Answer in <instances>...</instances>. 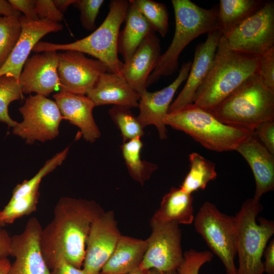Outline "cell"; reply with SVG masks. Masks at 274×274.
Here are the masks:
<instances>
[{
    "label": "cell",
    "instance_id": "40",
    "mask_svg": "<svg viewBox=\"0 0 274 274\" xmlns=\"http://www.w3.org/2000/svg\"><path fill=\"white\" fill-rule=\"evenodd\" d=\"M11 4L26 18L37 20L39 19L36 13L35 0H9Z\"/></svg>",
    "mask_w": 274,
    "mask_h": 274
},
{
    "label": "cell",
    "instance_id": "23",
    "mask_svg": "<svg viewBox=\"0 0 274 274\" xmlns=\"http://www.w3.org/2000/svg\"><path fill=\"white\" fill-rule=\"evenodd\" d=\"M147 247V239L121 235L99 273L124 274L133 271L140 266Z\"/></svg>",
    "mask_w": 274,
    "mask_h": 274
},
{
    "label": "cell",
    "instance_id": "12",
    "mask_svg": "<svg viewBox=\"0 0 274 274\" xmlns=\"http://www.w3.org/2000/svg\"><path fill=\"white\" fill-rule=\"evenodd\" d=\"M58 63L60 91L77 94L86 95L99 77L109 71L99 60L77 51L58 53Z\"/></svg>",
    "mask_w": 274,
    "mask_h": 274
},
{
    "label": "cell",
    "instance_id": "33",
    "mask_svg": "<svg viewBox=\"0 0 274 274\" xmlns=\"http://www.w3.org/2000/svg\"><path fill=\"white\" fill-rule=\"evenodd\" d=\"M19 18L0 16V68L9 57L20 37L21 25Z\"/></svg>",
    "mask_w": 274,
    "mask_h": 274
},
{
    "label": "cell",
    "instance_id": "45",
    "mask_svg": "<svg viewBox=\"0 0 274 274\" xmlns=\"http://www.w3.org/2000/svg\"><path fill=\"white\" fill-rule=\"evenodd\" d=\"M76 0H54L53 2L56 8L63 14L68 7L73 5Z\"/></svg>",
    "mask_w": 274,
    "mask_h": 274
},
{
    "label": "cell",
    "instance_id": "46",
    "mask_svg": "<svg viewBox=\"0 0 274 274\" xmlns=\"http://www.w3.org/2000/svg\"><path fill=\"white\" fill-rule=\"evenodd\" d=\"M11 264L8 258L0 260V274H8Z\"/></svg>",
    "mask_w": 274,
    "mask_h": 274
},
{
    "label": "cell",
    "instance_id": "16",
    "mask_svg": "<svg viewBox=\"0 0 274 274\" xmlns=\"http://www.w3.org/2000/svg\"><path fill=\"white\" fill-rule=\"evenodd\" d=\"M58 63V53L54 51L38 53L28 57L19 79L22 93L35 92L46 97L60 90Z\"/></svg>",
    "mask_w": 274,
    "mask_h": 274
},
{
    "label": "cell",
    "instance_id": "29",
    "mask_svg": "<svg viewBox=\"0 0 274 274\" xmlns=\"http://www.w3.org/2000/svg\"><path fill=\"white\" fill-rule=\"evenodd\" d=\"M40 196L39 189L19 198L10 199L0 211V223L2 226L11 224L16 219L35 212Z\"/></svg>",
    "mask_w": 274,
    "mask_h": 274
},
{
    "label": "cell",
    "instance_id": "41",
    "mask_svg": "<svg viewBox=\"0 0 274 274\" xmlns=\"http://www.w3.org/2000/svg\"><path fill=\"white\" fill-rule=\"evenodd\" d=\"M51 274H86L83 269L77 268L61 258L51 268Z\"/></svg>",
    "mask_w": 274,
    "mask_h": 274
},
{
    "label": "cell",
    "instance_id": "2",
    "mask_svg": "<svg viewBox=\"0 0 274 274\" xmlns=\"http://www.w3.org/2000/svg\"><path fill=\"white\" fill-rule=\"evenodd\" d=\"M258 64L259 56L231 49L222 36L211 68L193 103L212 112L245 81L258 75Z\"/></svg>",
    "mask_w": 274,
    "mask_h": 274
},
{
    "label": "cell",
    "instance_id": "37",
    "mask_svg": "<svg viewBox=\"0 0 274 274\" xmlns=\"http://www.w3.org/2000/svg\"><path fill=\"white\" fill-rule=\"evenodd\" d=\"M258 75L267 87L274 90V48L259 56Z\"/></svg>",
    "mask_w": 274,
    "mask_h": 274
},
{
    "label": "cell",
    "instance_id": "44",
    "mask_svg": "<svg viewBox=\"0 0 274 274\" xmlns=\"http://www.w3.org/2000/svg\"><path fill=\"white\" fill-rule=\"evenodd\" d=\"M21 13L16 9L9 1L0 0V15L7 17L19 18Z\"/></svg>",
    "mask_w": 274,
    "mask_h": 274
},
{
    "label": "cell",
    "instance_id": "13",
    "mask_svg": "<svg viewBox=\"0 0 274 274\" xmlns=\"http://www.w3.org/2000/svg\"><path fill=\"white\" fill-rule=\"evenodd\" d=\"M42 229L39 219L31 217L21 233L11 236L10 256L15 259L8 274H51L41 249Z\"/></svg>",
    "mask_w": 274,
    "mask_h": 274
},
{
    "label": "cell",
    "instance_id": "25",
    "mask_svg": "<svg viewBox=\"0 0 274 274\" xmlns=\"http://www.w3.org/2000/svg\"><path fill=\"white\" fill-rule=\"evenodd\" d=\"M124 21L125 26L119 34L118 52L122 55L125 62L130 58L145 38L154 30L139 11L134 0L129 1Z\"/></svg>",
    "mask_w": 274,
    "mask_h": 274
},
{
    "label": "cell",
    "instance_id": "47",
    "mask_svg": "<svg viewBox=\"0 0 274 274\" xmlns=\"http://www.w3.org/2000/svg\"><path fill=\"white\" fill-rule=\"evenodd\" d=\"M145 274H178L177 270L170 272H161L154 269H150L146 271Z\"/></svg>",
    "mask_w": 274,
    "mask_h": 274
},
{
    "label": "cell",
    "instance_id": "49",
    "mask_svg": "<svg viewBox=\"0 0 274 274\" xmlns=\"http://www.w3.org/2000/svg\"><path fill=\"white\" fill-rule=\"evenodd\" d=\"M3 226H2V225L0 223V228H1Z\"/></svg>",
    "mask_w": 274,
    "mask_h": 274
},
{
    "label": "cell",
    "instance_id": "30",
    "mask_svg": "<svg viewBox=\"0 0 274 274\" xmlns=\"http://www.w3.org/2000/svg\"><path fill=\"white\" fill-rule=\"evenodd\" d=\"M112 121L120 130L123 143L144 135V128L130 108L113 106L109 110Z\"/></svg>",
    "mask_w": 274,
    "mask_h": 274
},
{
    "label": "cell",
    "instance_id": "3",
    "mask_svg": "<svg viewBox=\"0 0 274 274\" xmlns=\"http://www.w3.org/2000/svg\"><path fill=\"white\" fill-rule=\"evenodd\" d=\"M172 4L175 19L174 37L149 76L147 88L177 71L179 56L191 41L218 28V7L204 9L190 0H172Z\"/></svg>",
    "mask_w": 274,
    "mask_h": 274
},
{
    "label": "cell",
    "instance_id": "4",
    "mask_svg": "<svg viewBox=\"0 0 274 274\" xmlns=\"http://www.w3.org/2000/svg\"><path fill=\"white\" fill-rule=\"evenodd\" d=\"M164 123L217 152L235 150L253 134L252 131L222 123L212 112L193 103L168 113Z\"/></svg>",
    "mask_w": 274,
    "mask_h": 274
},
{
    "label": "cell",
    "instance_id": "7",
    "mask_svg": "<svg viewBox=\"0 0 274 274\" xmlns=\"http://www.w3.org/2000/svg\"><path fill=\"white\" fill-rule=\"evenodd\" d=\"M263 207L260 200L247 199L234 216L236 254L238 257L237 274H263L262 257L268 241L274 234L271 220L257 217Z\"/></svg>",
    "mask_w": 274,
    "mask_h": 274
},
{
    "label": "cell",
    "instance_id": "27",
    "mask_svg": "<svg viewBox=\"0 0 274 274\" xmlns=\"http://www.w3.org/2000/svg\"><path fill=\"white\" fill-rule=\"evenodd\" d=\"M189 160L190 170L180 188L192 194L198 190H204L209 182L216 178L217 173L215 163L197 153L190 154Z\"/></svg>",
    "mask_w": 274,
    "mask_h": 274
},
{
    "label": "cell",
    "instance_id": "17",
    "mask_svg": "<svg viewBox=\"0 0 274 274\" xmlns=\"http://www.w3.org/2000/svg\"><path fill=\"white\" fill-rule=\"evenodd\" d=\"M19 19L21 25L20 37L9 57L0 68V77L10 76L18 82L30 52L39 40L47 34L60 31L63 27L60 23L47 19L32 20L21 15Z\"/></svg>",
    "mask_w": 274,
    "mask_h": 274
},
{
    "label": "cell",
    "instance_id": "11",
    "mask_svg": "<svg viewBox=\"0 0 274 274\" xmlns=\"http://www.w3.org/2000/svg\"><path fill=\"white\" fill-rule=\"evenodd\" d=\"M152 231L147 239V247L139 268L161 272L177 270L183 260L182 233L174 223H150Z\"/></svg>",
    "mask_w": 274,
    "mask_h": 274
},
{
    "label": "cell",
    "instance_id": "20",
    "mask_svg": "<svg viewBox=\"0 0 274 274\" xmlns=\"http://www.w3.org/2000/svg\"><path fill=\"white\" fill-rule=\"evenodd\" d=\"M53 96L63 119L77 126L85 141L93 143L100 136L93 116L96 106L87 96L60 91Z\"/></svg>",
    "mask_w": 274,
    "mask_h": 274
},
{
    "label": "cell",
    "instance_id": "15",
    "mask_svg": "<svg viewBox=\"0 0 274 274\" xmlns=\"http://www.w3.org/2000/svg\"><path fill=\"white\" fill-rule=\"evenodd\" d=\"M191 65V61L184 63L178 77L168 86L155 92L147 90L140 95L137 118L144 128L148 125H154L161 140L167 137L164 119L177 90L187 79Z\"/></svg>",
    "mask_w": 274,
    "mask_h": 274
},
{
    "label": "cell",
    "instance_id": "22",
    "mask_svg": "<svg viewBox=\"0 0 274 274\" xmlns=\"http://www.w3.org/2000/svg\"><path fill=\"white\" fill-rule=\"evenodd\" d=\"M95 106L107 105L138 108L140 96L120 74H101L86 94Z\"/></svg>",
    "mask_w": 274,
    "mask_h": 274
},
{
    "label": "cell",
    "instance_id": "38",
    "mask_svg": "<svg viewBox=\"0 0 274 274\" xmlns=\"http://www.w3.org/2000/svg\"><path fill=\"white\" fill-rule=\"evenodd\" d=\"M36 13L39 19H47L59 23L63 19L62 14L52 0H35Z\"/></svg>",
    "mask_w": 274,
    "mask_h": 274
},
{
    "label": "cell",
    "instance_id": "42",
    "mask_svg": "<svg viewBox=\"0 0 274 274\" xmlns=\"http://www.w3.org/2000/svg\"><path fill=\"white\" fill-rule=\"evenodd\" d=\"M265 261L263 262L264 270L267 274H274V239L272 238L266 246L263 254Z\"/></svg>",
    "mask_w": 274,
    "mask_h": 274
},
{
    "label": "cell",
    "instance_id": "14",
    "mask_svg": "<svg viewBox=\"0 0 274 274\" xmlns=\"http://www.w3.org/2000/svg\"><path fill=\"white\" fill-rule=\"evenodd\" d=\"M114 212H104L91 225L83 263L86 274H99L121 236Z\"/></svg>",
    "mask_w": 274,
    "mask_h": 274
},
{
    "label": "cell",
    "instance_id": "1",
    "mask_svg": "<svg viewBox=\"0 0 274 274\" xmlns=\"http://www.w3.org/2000/svg\"><path fill=\"white\" fill-rule=\"evenodd\" d=\"M104 212L93 200L70 197L59 199L52 220L41 235V251L50 269L61 258L81 268L91 225Z\"/></svg>",
    "mask_w": 274,
    "mask_h": 274
},
{
    "label": "cell",
    "instance_id": "18",
    "mask_svg": "<svg viewBox=\"0 0 274 274\" xmlns=\"http://www.w3.org/2000/svg\"><path fill=\"white\" fill-rule=\"evenodd\" d=\"M222 36L221 31L217 28L208 34L204 42L196 46L186 84L171 103L168 113L193 102L195 93L211 68Z\"/></svg>",
    "mask_w": 274,
    "mask_h": 274
},
{
    "label": "cell",
    "instance_id": "6",
    "mask_svg": "<svg viewBox=\"0 0 274 274\" xmlns=\"http://www.w3.org/2000/svg\"><path fill=\"white\" fill-rule=\"evenodd\" d=\"M128 6L129 1H111L105 19L89 36L67 44L39 42L32 51L37 53L59 50L79 51L93 56L103 63L109 71L120 74L123 63L118 56V40Z\"/></svg>",
    "mask_w": 274,
    "mask_h": 274
},
{
    "label": "cell",
    "instance_id": "28",
    "mask_svg": "<svg viewBox=\"0 0 274 274\" xmlns=\"http://www.w3.org/2000/svg\"><path fill=\"white\" fill-rule=\"evenodd\" d=\"M141 139L137 138L123 143L121 149L130 176L143 186L157 169L158 166L142 159L141 152L143 144Z\"/></svg>",
    "mask_w": 274,
    "mask_h": 274
},
{
    "label": "cell",
    "instance_id": "19",
    "mask_svg": "<svg viewBox=\"0 0 274 274\" xmlns=\"http://www.w3.org/2000/svg\"><path fill=\"white\" fill-rule=\"evenodd\" d=\"M160 40L153 31L143 40L130 58L123 63L120 74L140 95L146 91L148 78L161 55Z\"/></svg>",
    "mask_w": 274,
    "mask_h": 274
},
{
    "label": "cell",
    "instance_id": "35",
    "mask_svg": "<svg viewBox=\"0 0 274 274\" xmlns=\"http://www.w3.org/2000/svg\"><path fill=\"white\" fill-rule=\"evenodd\" d=\"M183 260L178 268V274H198L201 267L212 260L214 254L210 251L190 249L183 253Z\"/></svg>",
    "mask_w": 274,
    "mask_h": 274
},
{
    "label": "cell",
    "instance_id": "24",
    "mask_svg": "<svg viewBox=\"0 0 274 274\" xmlns=\"http://www.w3.org/2000/svg\"><path fill=\"white\" fill-rule=\"evenodd\" d=\"M193 196L180 187H172L162 197L150 223L189 225L193 222Z\"/></svg>",
    "mask_w": 274,
    "mask_h": 274
},
{
    "label": "cell",
    "instance_id": "34",
    "mask_svg": "<svg viewBox=\"0 0 274 274\" xmlns=\"http://www.w3.org/2000/svg\"><path fill=\"white\" fill-rule=\"evenodd\" d=\"M23 94L19 82L15 78L5 75L0 77L1 122L12 127L17 124L10 116L8 107L12 101L23 98Z\"/></svg>",
    "mask_w": 274,
    "mask_h": 274
},
{
    "label": "cell",
    "instance_id": "36",
    "mask_svg": "<svg viewBox=\"0 0 274 274\" xmlns=\"http://www.w3.org/2000/svg\"><path fill=\"white\" fill-rule=\"evenodd\" d=\"M104 0H76L73 5L80 12L82 26L87 30H94L95 21Z\"/></svg>",
    "mask_w": 274,
    "mask_h": 274
},
{
    "label": "cell",
    "instance_id": "21",
    "mask_svg": "<svg viewBox=\"0 0 274 274\" xmlns=\"http://www.w3.org/2000/svg\"><path fill=\"white\" fill-rule=\"evenodd\" d=\"M249 164L255 181L253 198L260 200L265 193L274 189V154L253 134L235 150Z\"/></svg>",
    "mask_w": 274,
    "mask_h": 274
},
{
    "label": "cell",
    "instance_id": "5",
    "mask_svg": "<svg viewBox=\"0 0 274 274\" xmlns=\"http://www.w3.org/2000/svg\"><path fill=\"white\" fill-rule=\"evenodd\" d=\"M222 123L252 131L262 123L274 119V90L258 75L245 81L212 112Z\"/></svg>",
    "mask_w": 274,
    "mask_h": 274
},
{
    "label": "cell",
    "instance_id": "48",
    "mask_svg": "<svg viewBox=\"0 0 274 274\" xmlns=\"http://www.w3.org/2000/svg\"><path fill=\"white\" fill-rule=\"evenodd\" d=\"M146 271H143L139 267L132 272L124 273V274H145ZM100 274V273H99Z\"/></svg>",
    "mask_w": 274,
    "mask_h": 274
},
{
    "label": "cell",
    "instance_id": "32",
    "mask_svg": "<svg viewBox=\"0 0 274 274\" xmlns=\"http://www.w3.org/2000/svg\"><path fill=\"white\" fill-rule=\"evenodd\" d=\"M69 147L55 154L48 160L39 171L30 179L25 180L18 184L14 189L11 199L24 196L34 190L39 189L43 178L61 164L67 157Z\"/></svg>",
    "mask_w": 274,
    "mask_h": 274
},
{
    "label": "cell",
    "instance_id": "43",
    "mask_svg": "<svg viewBox=\"0 0 274 274\" xmlns=\"http://www.w3.org/2000/svg\"><path fill=\"white\" fill-rule=\"evenodd\" d=\"M11 236L8 231L0 228V260L10 256Z\"/></svg>",
    "mask_w": 274,
    "mask_h": 274
},
{
    "label": "cell",
    "instance_id": "8",
    "mask_svg": "<svg viewBox=\"0 0 274 274\" xmlns=\"http://www.w3.org/2000/svg\"><path fill=\"white\" fill-rule=\"evenodd\" d=\"M194 226L206 244L221 260L226 274H237L234 263L236 255L234 217L222 213L209 201L200 207L194 219Z\"/></svg>",
    "mask_w": 274,
    "mask_h": 274
},
{
    "label": "cell",
    "instance_id": "39",
    "mask_svg": "<svg viewBox=\"0 0 274 274\" xmlns=\"http://www.w3.org/2000/svg\"><path fill=\"white\" fill-rule=\"evenodd\" d=\"M253 133L265 147L274 154V119L262 123Z\"/></svg>",
    "mask_w": 274,
    "mask_h": 274
},
{
    "label": "cell",
    "instance_id": "10",
    "mask_svg": "<svg viewBox=\"0 0 274 274\" xmlns=\"http://www.w3.org/2000/svg\"><path fill=\"white\" fill-rule=\"evenodd\" d=\"M19 111L23 121L13 127V133L27 144L52 140L59 134L63 118L55 101L39 94L30 95Z\"/></svg>",
    "mask_w": 274,
    "mask_h": 274
},
{
    "label": "cell",
    "instance_id": "9",
    "mask_svg": "<svg viewBox=\"0 0 274 274\" xmlns=\"http://www.w3.org/2000/svg\"><path fill=\"white\" fill-rule=\"evenodd\" d=\"M236 51L259 56L274 48V3L265 2L256 13L222 35Z\"/></svg>",
    "mask_w": 274,
    "mask_h": 274
},
{
    "label": "cell",
    "instance_id": "31",
    "mask_svg": "<svg viewBox=\"0 0 274 274\" xmlns=\"http://www.w3.org/2000/svg\"><path fill=\"white\" fill-rule=\"evenodd\" d=\"M140 12L150 24L152 29L162 37L166 36L168 29V13L162 3L152 0H134Z\"/></svg>",
    "mask_w": 274,
    "mask_h": 274
},
{
    "label": "cell",
    "instance_id": "26",
    "mask_svg": "<svg viewBox=\"0 0 274 274\" xmlns=\"http://www.w3.org/2000/svg\"><path fill=\"white\" fill-rule=\"evenodd\" d=\"M263 0H220L218 6L217 27L222 35L226 33L264 5Z\"/></svg>",
    "mask_w": 274,
    "mask_h": 274
}]
</instances>
